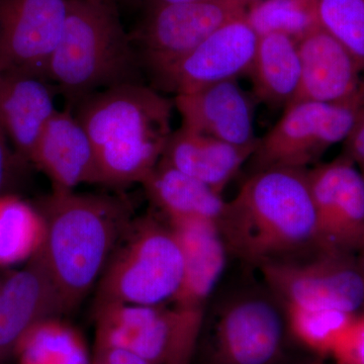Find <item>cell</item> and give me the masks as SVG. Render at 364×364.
<instances>
[{
	"mask_svg": "<svg viewBox=\"0 0 364 364\" xmlns=\"http://www.w3.org/2000/svg\"><path fill=\"white\" fill-rule=\"evenodd\" d=\"M228 252L249 267L320 252L308 169L253 171L218 223Z\"/></svg>",
	"mask_w": 364,
	"mask_h": 364,
	"instance_id": "obj_1",
	"label": "cell"
},
{
	"mask_svg": "<svg viewBox=\"0 0 364 364\" xmlns=\"http://www.w3.org/2000/svg\"><path fill=\"white\" fill-rule=\"evenodd\" d=\"M37 208L45 221L40 251L69 314L97 286L133 210L124 198L74 191H53Z\"/></svg>",
	"mask_w": 364,
	"mask_h": 364,
	"instance_id": "obj_2",
	"label": "cell"
},
{
	"mask_svg": "<svg viewBox=\"0 0 364 364\" xmlns=\"http://www.w3.org/2000/svg\"><path fill=\"white\" fill-rule=\"evenodd\" d=\"M76 107L95 148L102 184H142L161 160L173 132V100L135 82L98 91Z\"/></svg>",
	"mask_w": 364,
	"mask_h": 364,
	"instance_id": "obj_3",
	"label": "cell"
},
{
	"mask_svg": "<svg viewBox=\"0 0 364 364\" xmlns=\"http://www.w3.org/2000/svg\"><path fill=\"white\" fill-rule=\"evenodd\" d=\"M141 63L114 2L67 0L61 36L47 78L77 105L98 91L140 80Z\"/></svg>",
	"mask_w": 364,
	"mask_h": 364,
	"instance_id": "obj_4",
	"label": "cell"
},
{
	"mask_svg": "<svg viewBox=\"0 0 364 364\" xmlns=\"http://www.w3.org/2000/svg\"><path fill=\"white\" fill-rule=\"evenodd\" d=\"M183 255L168 223L134 219L117 242L97 284L93 311L109 305L171 303L183 277Z\"/></svg>",
	"mask_w": 364,
	"mask_h": 364,
	"instance_id": "obj_5",
	"label": "cell"
},
{
	"mask_svg": "<svg viewBox=\"0 0 364 364\" xmlns=\"http://www.w3.org/2000/svg\"><path fill=\"white\" fill-rule=\"evenodd\" d=\"M95 316L97 343L130 349L151 364H191L205 320L166 305H109Z\"/></svg>",
	"mask_w": 364,
	"mask_h": 364,
	"instance_id": "obj_6",
	"label": "cell"
},
{
	"mask_svg": "<svg viewBox=\"0 0 364 364\" xmlns=\"http://www.w3.org/2000/svg\"><path fill=\"white\" fill-rule=\"evenodd\" d=\"M361 98L348 104L298 102L287 105L272 130L258 139L249 160L253 171L274 167L309 169L320 163L330 148L344 143L350 134Z\"/></svg>",
	"mask_w": 364,
	"mask_h": 364,
	"instance_id": "obj_7",
	"label": "cell"
},
{
	"mask_svg": "<svg viewBox=\"0 0 364 364\" xmlns=\"http://www.w3.org/2000/svg\"><path fill=\"white\" fill-rule=\"evenodd\" d=\"M267 287L282 305L364 311V272L350 254L317 252L260 268Z\"/></svg>",
	"mask_w": 364,
	"mask_h": 364,
	"instance_id": "obj_8",
	"label": "cell"
},
{
	"mask_svg": "<svg viewBox=\"0 0 364 364\" xmlns=\"http://www.w3.org/2000/svg\"><path fill=\"white\" fill-rule=\"evenodd\" d=\"M287 334L284 306L269 289L236 294L218 313L210 363L279 364Z\"/></svg>",
	"mask_w": 364,
	"mask_h": 364,
	"instance_id": "obj_9",
	"label": "cell"
},
{
	"mask_svg": "<svg viewBox=\"0 0 364 364\" xmlns=\"http://www.w3.org/2000/svg\"><path fill=\"white\" fill-rule=\"evenodd\" d=\"M245 11L240 0H196L148 9L133 40L140 48L141 63L153 75Z\"/></svg>",
	"mask_w": 364,
	"mask_h": 364,
	"instance_id": "obj_10",
	"label": "cell"
},
{
	"mask_svg": "<svg viewBox=\"0 0 364 364\" xmlns=\"http://www.w3.org/2000/svg\"><path fill=\"white\" fill-rule=\"evenodd\" d=\"M320 252L350 254L364 246V176L349 158L308 169Z\"/></svg>",
	"mask_w": 364,
	"mask_h": 364,
	"instance_id": "obj_11",
	"label": "cell"
},
{
	"mask_svg": "<svg viewBox=\"0 0 364 364\" xmlns=\"http://www.w3.org/2000/svg\"><path fill=\"white\" fill-rule=\"evenodd\" d=\"M258 38L245 14H241L171 65L153 74V80L159 90L179 95L237 79L248 73Z\"/></svg>",
	"mask_w": 364,
	"mask_h": 364,
	"instance_id": "obj_12",
	"label": "cell"
},
{
	"mask_svg": "<svg viewBox=\"0 0 364 364\" xmlns=\"http://www.w3.org/2000/svg\"><path fill=\"white\" fill-rule=\"evenodd\" d=\"M67 0H0V72L47 79Z\"/></svg>",
	"mask_w": 364,
	"mask_h": 364,
	"instance_id": "obj_13",
	"label": "cell"
},
{
	"mask_svg": "<svg viewBox=\"0 0 364 364\" xmlns=\"http://www.w3.org/2000/svg\"><path fill=\"white\" fill-rule=\"evenodd\" d=\"M65 306L41 251L23 267L9 269L0 287V364L36 325L66 315Z\"/></svg>",
	"mask_w": 364,
	"mask_h": 364,
	"instance_id": "obj_14",
	"label": "cell"
},
{
	"mask_svg": "<svg viewBox=\"0 0 364 364\" xmlns=\"http://www.w3.org/2000/svg\"><path fill=\"white\" fill-rule=\"evenodd\" d=\"M301 82L291 104H348L364 93V76L341 43L322 26L298 42Z\"/></svg>",
	"mask_w": 364,
	"mask_h": 364,
	"instance_id": "obj_15",
	"label": "cell"
},
{
	"mask_svg": "<svg viewBox=\"0 0 364 364\" xmlns=\"http://www.w3.org/2000/svg\"><path fill=\"white\" fill-rule=\"evenodd\" d=\"M173 102L182 126L238 147L257 145L254 97L242 90L237 79L176 95Z\"/></svg>",
	"mask_w": 364,
	"mask_h": 364,
	"instance_id": "obj_16",
	"label": "cell"
},
{
	"mask_svg": "<svg viewBox=\"0 0 364 364\" xmlns=\"http://www.w3.org/2000/svg\"><path fill=\"white\" fill-rule=\"evenodd\" d=\"M165 221L181 245L184 263L183 277L172 306L205 315L229 255L218 223L196 218Z\"/></svg>",
	"mask_w": 364,
	"mask_h": 364,
	"instance_id": "obj_17",
	"label": "cell"
},
{
	"mask_svg": "<svg viewBox=\"0 0 364 364\" xmlns=\"http://www.w3.org/2000/svg\"><path fill=\"white\" fill-rule=\"evenodd\" d=\"M32 164L50 179L53 191H74L83 183L102 184L90 136L69 109H57L46 124Z\"/></svg>",
	"mask_w": 364,
	"mask_h": 364,
	"instance_id": "obj_18",
	"label": "cell"
},
{
	"mask_svg": "<svg viewBox=\"0 0 364 364\" xmlns=\"http://www.w3.org/2000/svg\"><path fill=\"white\" fill-rule=\"evenodd\" d=\"M56 111L49 80L0 72V130L23 162L32 163L41 134Z\"/></svg>",
	"mask_w": 364,
	"mask_h": 364,
	"instance_id": "obj_19",
	"label": "cell"
},
{
	"mask_svg": "<svg viewBox=\"0 0 364 364\" xmlns=\"http://www.w3.org/2000/svg\"><path fill=\"white\" fill-rule=\"evenodd\" d=\"M256 147H238L182 126L172 132L163 163L223 193Z\"/></svg>",
	"mask_w": 364,
	"mask_h": 364,
	"instance_id": "obj_20",
	"label": "cell"
},
{
	"mask_svg": "<svg viewBox=\"0 0 364 364\" xmlns=\"http://www.w3.org/2000/svg\"><path fill=\"white\" fill-rule=\"evenodd\" d=\"M247 74L254 100L273 109L287 107L301 82L298 42L282 33L260 36Z\"/></svg>",
	"mask_w": 364,
	"mask_h": 364,
	"instance_id": "obj_21",
	"label": "cell"
},
{
	"mask_svg": "<svg viewBox=\"0 0 364 364\" xmlns=\"http://www.w3.org/2000/svg\"><path fill=\"white\" fill-rule=\"evenodd\" d=\"M142 186L166 220L196 218L219 223L226 208L222 193L162 161Z\"/></svg>",
	"mask_w": 364,
	"mask_h": 364,
	"instance_id": "obj_22",
	"label": "cell"
},
{
	"mask_svg": "<svg viewBox=\"0 0 364 364\" xmlns=\"http://www.w3.org/2000/svg\"><path fill=\"white\" fill-rule=\"evenodd\" d=\"M44 240L45 221L39 208L11 193L0 196V268L25 264Z\"/></svg>",
	"mask_w": 364,
	"mask_h": 364,
	"instance_id": "obj_23",
	"label": "cell"
},
{
	"mask_svg": "<svg viewBox=\"0 0 364 364\" xmlns=\"http://www.w3.org/2000/svg\"><path fill=\"white\" fill-rule=\"evenodd\" d=\"M20 364H91L85 338L61 318L43 321L21 339Z\"/></svg>",
	"mask_w": 364,
	"mask_h": 364,
	"instance_id": "obj_24",
	"label": "cell"
},
{
	"mask_svg": "<svg viewBox=\"0 0 364 364\" xmlns=\"http://www.w3.org/2000/svg\"><path fill=\"white\" fill-rule=\"evenodd\" d=\"M245 18L258 37L282 33L299 42L320 26L317 1L262 0L247 6Z\"/></svg>",
	"mask_w": 364,
	"mask_h": 364,
	"instance_id": "obj_25",
	"label": "cell"
},
{
	"mask_svg": "<svg viewBox=\"0 0 364 364\" xmlns=\"http://www.w3.org/2000/svg\"><path fill=\"white\" fill-rule=\"evenodd\" d=\"M284 306L287 330L299 344L318 355H328L355 314L332 309Z\"/></svg>",
	"mask_w": 364,
	"mask_h": 364,
	"instance_id": "obj_26",
	"label": "cell"
},
{
	"mask_svg": "<svg viewBox=\"0 0 364 364\" xmlns=\"http://www.w3.org/2000/svg\"><path fill=\"white\" fill-rule=\"evenodd\" d=\"M320 26L343 45L364 76V0H318Z\"/></svg>",
	"mask_w": 364,
	"mask_h": 364,
	"instance_id": "obj_27",
	"label": "cell"
},
{
	"mask_svg": "<svg viewBox=\"0 0 364 364\" xmlns=\"http://www.w3.org/2000/svg\"><path fill=\"white\" fill-rule=\"evenodd\" d=\"M337 364H364V311L355 314L333 345Z\"/></svg>",
	"mask_w": 364,
	"mask_h": 364,
	"instance_id": "obj_28",
	"label": "cell"
},
{
	"mask_svg": "<svg viewBox=\"0 0 364 364\" xmlns=\"http://www.w3.org/2000/svg\"><path fill=\"white\" fill-rule=\"evenodd\" d=\"M342 154L358 165V168L364 167V93L356 112L355 121L350 134L344 141Z\"/></svg>",
	"mask_w": 364,
	"mask_h": 364,
	"instance_id": "obj_29",
	"label": "cell"
},
{
	"mask_svg": "<svg viewBox=\"0 0 364 364\" xmlns=\"http://www.w3.org/2000/svg\"><path fill=\"white\" fill-rule=\"evenodd\" d=\"M91 364H151L146 359L124 347L95 343Z\"/></svg>",
	"mask_w": 364,
	"mask_h": 364,
	"instance_id": "obj_30",
	"label": "cell"
},
{
	"mask_svg": "<svg viewBox=\"0 0 364 364\" xmlns=\"http://www.w3.org/2000/svg\"><path fill=\"white\" fill-rule=\"evenodd\" d=\"M25 163L16 154L4 132L0 130V196L6 195L18 165Z\"/></svg>",
	"mask_w": 364,
	"mask_h": 364,
	"instance_id": "obj_31",
	"label": "cell"
},
{
	"mask_svg": "<svg viewBox=\"0 0 364 364\" xmlns=\"http://www.w3.org/2000/svg\"><path fill=\"white\" fill-rule=\"evenodd\" d=\"M147 6V9H158V7L174 6V4H188L196 0H143Z\"/></svg>",
	"mask_w": 364,
	"mask_h": 364,
	"instance_id": "obj_32",
	"label": "cell"
},
{
	"mask_svg": "<svg viewBox=\"0 0 364 364\" xmlns=\"http://www.w3.org/2000/svg\"><path fill=\"white\" fill-rule=\"evenodd\" d=\"M358 261L359 263V267H361V269H363V272H364V246L358 252Z\"/></svg>",
	"mask_w": 364,
	"mask_h": 364,
	"instance_id": "obj_33",
	"label": "cell"
},
{
	"mask_svg": "<svg viewBox=\"0 0 364 364\" xmlns=\"http://www.w3.org/2000/svg\"><path fill=\"white\" fill-rule=\"evenodd\" d=\"M240 1L246 6V9H247V6H250V4L262 1V0H240ZM306 1H318V0H306Z\"/></svg>",
	"mask_w": 364,
	"mask_h": 364,
	"instance_id": "obj_34",
	"label": "cell"
},
{
	"mask_svg": "<svg viewBox=\"0 0 364 364\" xmlns=\"http://www.w3.org/2000/svg\"><path fill=\"white\" fill-rule=\"evenodd\" d=\"M9 270V269H2V268H0V287H1L2 282H4V277H6Z\"/></svg>",
	"mask_w": 364,
	"mask_h": 364,
	"instance_id": "obj_35",
	"label": "cell"
},
{
	"mask_svg": "<svg viewBox=\"0 0 364 364\" xmlns=\"http://www.w3.org/2000/svg\"><path fill=\"white\" fill-rule=\"evenodd\" d=\"M85 1L95 2V4H105V2H114V0H85Z\"/></svg>",
	"mask_w": 364,
	"mask_h": 364,
	"instance_id": "obj_36",
	"label": "cell"
},
{
	"mask_svg": "<svg viewBox=\"0 0 364 364\" xmlns=\"http://www.w3.org/2000/svg\"><path fill=\"white\" fill-rule=\"evenodd\" d=\"M360 171L363 172V176H364V167H363V168L360 169Z\"/></svg>",
	"mask_w": 364,
	"mask_h": 364,
	"instance_id": "obj_37",
	"label": "cell"
},
{
	"mask_svg": "<svg viewBox=\"0 0 364 364\" xmlns=\"http://www.w3.org/2000/svg\"><path fill=\"white\" fill-rule=\"evenodd\" d=\"M124 1H136V0H124Z\"/></svg>",
	"mask_w": 364,
	"mask_h": 364,
	"instance_id": "obj_38",
	"label": "cell"
}]
</instances>
